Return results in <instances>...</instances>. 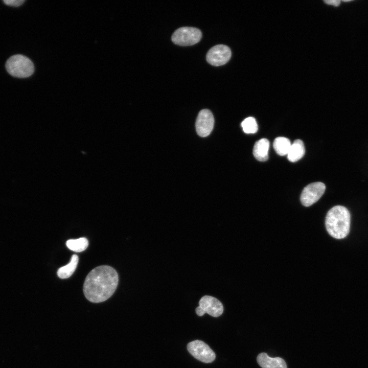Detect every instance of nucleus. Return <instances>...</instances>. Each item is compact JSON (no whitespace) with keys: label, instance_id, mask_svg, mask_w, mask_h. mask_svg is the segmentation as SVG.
<instances>
[{"label":"nucleus","instance_id":"2eb2a0df","mask_svg":"<svg viewBox=\"0 0 368 368\" xmlns=\"http://www.w3.org/2000/svg\"><path fill=\"white\" fill-rule=\"evenodd\" d=\"M66 245L70 249L74 251L81 252L87 248L88 241L86 238L81 237L77 239L68 240Z\"/></svg>","mask_w":368,"mask_h":368},{"label":"nucleus","instance_id":"423d86ee","mask_svg":"<svg viewBox=\"0 0 368 368\" xmlns=\"http://www.w3.org/2000/svg\"><path fill=\"white\" fill-rule=\"evenodd\" d=\"M326 189L325 184L321 182L310 183L303 190L301 195V201L305 206H309L317 200L324 194Z\"/></svg>","mask_w":368,"mask_h":368},{"label":"nucleus","instance_id":"dca6fc26","mask_svg":"<svg viewBox=\"0 0 368 368\" xmlns=\"http://www.w3.org/2000/svg\"><path fill=\"white\" fill-rule=\"evenodd\" d=\"M243 130L246 133H255L258 129V124L253 117H248L241 123Z\"/></svg>","mask_w":368,"mask_h":368},{"label":"nucleus","instance_id":"0eeeda50","mask_svg":"<svg viewBox=\"0 0 368 368\" xmlns=\"http://www.w3.org/2000/svg\"><path fill=\"white\" fill-rule=\"evenodd\" d=\"M231 51L226 45L218 44L210 49L206 54V59L208 63L220 66L226 63L231 57Z\"/></svg>","mask_w":368,"mask_h":368},{"label":"nucleus","instance_id":"a211bd4d","mask_svg":"<svg viewBox=\"0 0 368 368\" xmlns=\"http://www.w3.org/2000/svg\"><path fill=\"white\" fill-rule=\"evenodd\" d=\"M325 3H326L328 5H333L335 7H337L340 5V1H339V0H327V1H325Z\"/></svg>","mask_w":368,"mask_h":368},{"label":"nucleus","instance_id":"aec40b11","mask_svg":"<svg viewBox=\"0 0 368 368\" xmlns=\"http://www.w3.org/2000/svg\"><path fill=\"white\" fill-rule=\"evenodd\" d=\"M342 1L344 2H349L352 1V0H347V1L343 0Z\"/></svg>","mask_w":368,"mask_h":368},{"label":"nucleus","instance_id":"39448f33","mask_svg":"<svg viewBox=\"0 0 368 368\" xmlns=\"http://www.w3.org/2000/svg\"><path fill=\"white\" fill-rule=\"evenodd\" d=\"M189 352L196 359L204 362H212L216 358L214 352L203 341L196 340L187 344Z\"/></svg>","mask_w":368,"mask_h":368},{"label":"nucleus","instance_id":"f03ea898","mask_svg":"<svg viewBox=\"0 0 368 368\" xmlns=\"http://www.w3.org/2000/svg\"><path fill=\"white\" fill-rule=\"evenodd\" d=\"M351 215L349 210L342 205H336L327 213L325 225L328 233L332 237L340 239L349 234Z\"/></svg>","mask_w":368,"mask_h":368},{"label":"nucleus","instance_id":"ddd939ff","mask_svg":"<svg viewBox=\"0 0 368 368\" xmlns=\"http://www.w3.org/2000/svg\"><path fill=\"white\" fill-rule=\"evenodd\" d=\"M78 261V256L73 255L68 264L58 269L57 272L58 276L61 279H66L70 277L76 270Z\"/></svg>","mask_w":368,"mask_h":368},{"label":"nucleus","instance_id":"6e6552de","mask_svg":"<svg viewBox=\"0 0 368 368\" xmlns=\"http://www.w3.org/2000/svg\"><path fill=\"white\" fill-rule=\"evenodd\" d=\"M214 124V118L212 112L207 109L200 110L196 121V130L201 137H206L212 132Z\"/></svg>","mask_w":368,"mask_h":368},{"label":"nucleus","instance_id":"f257e3e1","mask_svg":"<svg viewBox=\"0 0 368 368\" xmlns=\"http://www.w3.org/2000/svg\"><path fill=\"white\" fill-rule=\"evenodd\" d=\"M119 282L117 271L108 265H101L91 270L86 276L83 293L92 303H101L108 299L114 292Z\"/></svg>","mask_w":368,"mask_h":368},{"label":"nucleus","instance_id":"1a4fd4ad","mask_svg":"<svg viewBox=\"0 0 368 368\" xmlns=\"http://www.w3.org/2000/svg\"><path fill=\"white\" fill-rule=\"evenodd\" d=\"M199 306L204 313L213 317L220 316L223 311L222 304L217 298L209 295H205L200 298Z\"/></svg>","mask_w":368,"mask_h":368},{"label":"nucleus","instance_id":"6ab92c4d","mask_svg":"<svg viewBox=\"0 0 368 368\" xmlns=\"http://www.w3.org/2000/svg\"><path fill=\"white\" fill-rule=\"evenodd\" d=\"M196 313L199 316H201L205 314L203 309L201 308H200L199 306L197 307L196 308Z\"/></svg>","mask_w":368,"mask_h":368},{"label":"nucleus","instance_id":"9d476101","mask_svg":"<svg viewBox=\"0 0 368 368\" xmlns=\"http://www.w3.org/2000/svg\"><path fill=\"white\" fill-rule=\"evenodd\" d=\"M257 361L262 368H287L283 359L270 357L266 353L259 354L257 357Z\"/></svg>","mask_w":368,"mask_h":368},{"label":"nucleus","instance_id":"20e7f679","mask_svg":"<svg viewBox=\"0 0 368 368\" xmlns=\"http://www.w3.org/2000/svg\"><path fill=\"white\" fill-rule=\"evenodd\" d=\"M202 34L197 28L183 27L177 29L172 35V41L178 45L188 46L193 45L199 42Z\"/></svg>","mask_w":368,"mask_h":368},{"label":"nucleus","instance_id":"f8f14e48","mask_svg":"<svg viewBox=\"0 0 368 368\" xmlns=\"http://www.w3.org/2000/svg\"><path fill=\"white\" fill-rule=\"evenodd\" d=\"M305 152L304 143L297 139L291 144L287 154V158L291 162H296L303 157Z\"/></svg>","mask_w":368,"mask_h":368},{"label":"nucleus","instance_id":"9b49d317","mask_svg":"<svg viewBox=\"0 0 368 368\" xmlns=\"http://www.w3.org/2000/svg\"><path fill=\"white\" fill-rule=\"evenodd\" d=\"M269 142L266 139H261L255 144L253 149V154L258 160L264 162L268 158V150Z\"/></svg>","mask_w":368,"mask_h":368},{"label":"nucleus","instance_id":"4468645a","mask_svg":"<svg viewBox=\"0 0 368 368\" xmlns=\"http://www.w3.org/2000/svg\"><path fill=\"white\" fill-rule=\"evenodd\" d=\"M290 140L285 137H278L273 142V148L278 154L281 156L287 155L291 147Z\"/></svg>","mask_w":368,"mask_h":368},{"label":"nucleus","instance_id":"7ed1b4c3","mask_svg":"<svg viewBox=\"0 0 368 368\" xmlns=\"http://www.w3.org/2000/svg\"><path fill=\"white\" fill-rule=\"evenodd\" d=\"M5 67L11 76L17 78H27L31 76L34 72L32 61L22 55H14L6 61Z\"/></svg>","mask_w":368,"mask_h":368},{"label":"nucleus","instance_id":"f3484780","mask_svg":"<svg viewBox=\"0 0 368 368\" xmlns=\"http://www.w3.org/2000/svg\"><path fill=\"white\" fill-rule=\"evenodd\" d=\"M4 3L8 6L18 7L21 5L25 1L24 0H4Z\"/></svg>","mask_w":368,"mask_h":368}]
</instances>
